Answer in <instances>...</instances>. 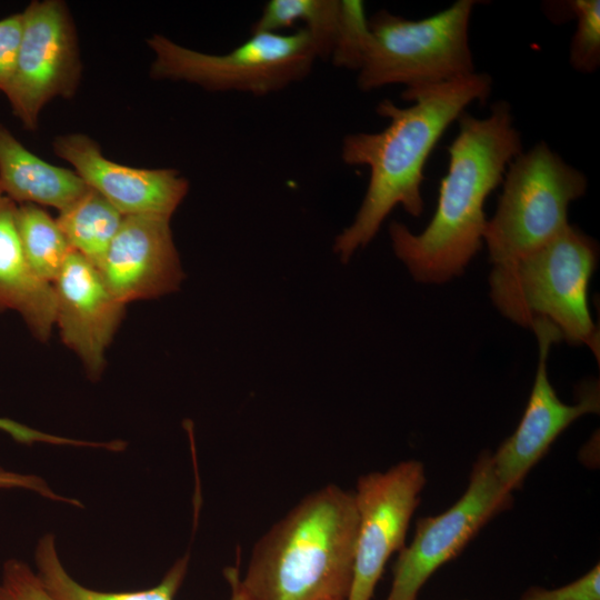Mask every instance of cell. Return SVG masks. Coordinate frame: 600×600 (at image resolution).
<instances>
[{
  "mask_svg": "<svg viewBox=\"0 0 600 600\" xmlns=\"http://www.w3.org/2000/svg\"><path fill=\"white\" fill-rule=\"evenodd\" d=\"M492 79L473 72L448 82L404 89L409 107L382 100L377 113L388 119L379 132H357L343 138L341 159L369 169V182L353 222L334 239L333 250L347 263L368 246L388 214L401 206L412 217L423 212L421 186L427 160L448 127L474 101L486 102Z\"/></svg>",
  "mask_w": 600,
  "mask_h": 600,
  "instance_id": "obj_1",
  "label": "cell"
},
{
  "mask_svg": "<svg viewBox=\"0 0 600 600\" xmlns=\"http://www.w3.org/2000/svg\"><path fill=\"white\" fill-rule=\"evenodd\" d=\"M458 126L430 222L420 233L398 221L389 226L394 254L422 283H444L463 273L483 244L486 199L522 152L521 136L506 101L494 102L484 118L463 112Z\"/></svg>",
  "mask_w": 600,
  "mask_h": 600,
  "instance_id": "obj_2",
  "label": "cell"
},
{
  "mask_svg": "<svg viewBox=\"0 0 600 600\" xmlns=\"http://www.w3.org/2000/svg\"><path fill=\"white\" fill-rule=\"evenodd\" d=\"M357 529L353 491L324 486L257 541L243 578L233 567L224 577L244 600H347Z\"/></svg>",
  "mask_w": 600,
  "mask_h": 600,
  "instance_id": "obj_3",
  "label": "cell"
},
{
  "mask_svg": "<svg viewBox=\"0 0 600 600\" xmlns=\"http://www.w3.org/2000/svg\"><path fill=\"white\" fill-rule=\"evenodd\" d=\"M599 258L597 242L569 224L542 247L489 274L490 298L510 321L549 330L556 341L588 346L599 358V334L588 288Z\"/></svg>",
  "mask_w": 600,
  "mask_h": 600,
  "instance_id": "obj_4",
  "label": "cell"
},
{
  "mask_svg": "<svg viewBox=\"0 0 600 600\" xmlns=\"http://www.w3.org/2000/svg\"><path fill=\"white\" fill-rule=\"evenodd\" d=\"M474 0H458L420 20L387 11L369 19V40L358 70V87L371 91L390 84L428 87L476 72L469 43Z\"/></svg>",
  "mask_w": 600,
  "mask_h": 600,
  "instance_id": "obj_5",
  "label": "cell"
},
{
  "mask_svg": "<svg viewBox=\"0 0 600 600\" xmlns=\"http://www.w3.org/2000/svg\"><path fill=\"white\" fill-rule=\"evenodd\" d=\"M483 243L493 266L509 263L552 240L570 224L571 202L587 192L583 172L541 141L508 166Z\"/></svg>",
  "mask_w": 600,
  "mask_h": 600,
  "instance_id": "obj_6",
  "label": "cell"
},
{
  "mask_svg": "<svg viewBox=\"0 0 600 600\" xmlns=\"http://www.w3.org/2000/svg\"><path fill=\"white\" fill-rule=\"evenodd\" d=\"M154 53L151 76L186 81L210 91L266 96L307 77L320 58L312 36L294 32H251L227 53L212 54L180 46L161 34L147 40Z\"/></svg>",
  "mask_w": 600,
  "mask_h": 600,
  "instance_id": "obj_7",
  "label": "cell"
},
{
  "mask_svg": "<svg viewBox=\"0 0 600 600\" xmlns=\"http://www.w3.org/2000/svg\"><path fill=\"white\" fill-rule=\"evenodd\" d=\"M512 503V493L497 478L491 452H481L464 493L442 513L417 522L411 542L399 551L386 600H418L429 578Z\"/></svg>",
  "mask_w": 600,
  "mask_h": 600,
  "instance_id": "obj_8",
  "label": "cell"
},
{
  "mask_svg": "<svg viewBox=\"0 0 600 600\" xmlns=\"http://www.w3.org/2000/svg\"><path fill=\"white\" fill-rule=\"evenodd\" d=\"M21 13V41L3 94L23 127L36 130L49 101L76 93L81 62L74 24L62 1H32Z\"/></svg>",
  "mask_w": 600,
  "mask_h": 600,
  "instance_id": "obj_9",
  "label": "cell"
},
{
  "mask_svg": "<svg viewBox=\"0 0 600 600\" xmlns=\"http://www.w3.org/2000/svg\"><path fill=\"white\" fill-rule=\"evenodd\" d=\"M427 483L419 460H403L357 481L358 529L352 583L347 600H371L389 558L406 546L411 518Z\"/></svg>",
  "mask_w": 600,
  "mask_h": 600,
  "instance_id": "obj_10",
  "label": "cell"
},
{
  "mask_svg": "<svg viewBox=\"0 0 600 600\" xmlns=\"http://www.w3.org/2000/svg\"><path fill=\"white\" fill-rule=\"evenodd\" d=\"M534 334L539 360L526 410L514 432L491 453L497 478L511 493L522 486L531 469L573 421L600 410L596 381L583 383L576 403L567 404L560 400L547 372V357L551 344L557 343L556 339L546 329H539Z\"/></svg>",
  "mask_w": 600,
  "mask_h": 600,
  "instance_id": "obj_11",
  "label": "cell"
},
{
  "mask_svg": "<svg viewBox=\"0 0 600 600\" xmlns=\"http://www.w3.org/2000/svg\"><path fill=\"white\" fill-rule=\"evenodd\" d=\"M51 286L54 327L88 377L97 380L104 370L106 352L126 304L112 294L98 269L73 250Z\"/></svg>",
  "mask_w": 600,
  "mask_h": 600,
  "instance_id": "obj_12",
  "label": "cell"
},
{
  "mask_svg": "<svg viewBox=\"0 0 600 600\" xmlns=\"http://www.w3.org/2000/svg\"><path fill=\"white\" fill-rule=\"evenodd\" d=\"M53 150L123 216L171 219L189 189L173 169L133 168L107 159L100 146L82 133L56 137Z\"/></svg>",
  "mask_w": 600,
  "mask_h": 600,
  "instance_id": "obj_13",
  "label": "cell"
},
{
  "mask_svg": "<svg viewBox=\"0 0 600 600\" xmlns=\"http://www.w3.org/2000/svg\"><path fill=\"white\" fill-rule=\"evenodd\" d=\"M97 269L109 290L123 304L177 291L184 274L170 219L124 216Z\"/></svg>",
  "mask_w": 600,
  "mask_h": 600,
  "instance_id": "obj_14",
  "label": "cell"
},
{
  "mask_svg": "<svg viewBox=\"0 0 600 600\" xmlns=\"http://www.w3.org/2000/svg\"><path fill=\"white\" fill-rule=\"evenodd\" d=\"M17 209L0 188V312H16L38 340L47 341L54 328L53 290L24 258Z\"/></svg>",
  "mask_w": 600,
  "mask_h": 600,
  "instance_id": "obj_15",
  "label": "cell"
},
{
  "mask_svg": "<svg viewBox=\"0 0 600 600\" xmlns=\"http://www.w3.org/2000/svg\"><path fill=\"white\" fill-rule=\"evenodd\" d=\"M0 188L14 203L62 211L90 187L70 169L53 166L29 151L0 123Z\"/></svg>",
  "mask_w": 600,
  "mask_h": 600,
  "instance_id": "obj_16",
  "label": "cell"
},
{
  "mask_svg": "<svg viewBox=\"0 0 600 600\" xmlns=\"http://www.w3.org/2000/svg\"><path fill=\"white\" fill-rule=\"evenodd\" d=\"M36 573L46 590L56 600H174L189 566V554L179 558L166 572L161 581L138 591H99L79 583L64 568L53 533H44L34 549ZM229 582V600H244L234 583Z\"/></svg>",
  "mask_w": 600,
  "mask_h": 600,
  "instance_id": "obj_17",
  "label": "cell"
},
{
  "mask_svg": "<svg viewBox=\"0 0 600 600\" xmlns=\"http://www.w3.org/2000/svg\"><path fill=\"white\" fill-rule=\"evenodd\" d=\"M124 216L91 188L57 222L70 248L96 268L103 260Z\"/></svg>",
  "mask_w": 600,
  "mask_h": 600,
  "instance_id": "obj_18",
  "label": "cell"
},
{
  "mask_svg": "<svg viewBox=\"0 0 600 600\" xmlns=\"http://www.w3.org/2000/svg\"><path fill=\"white\" fill-rule=\"evenodd\" d=\"M341 20V1L338 0H270L251 32H282L302 22L314 39L320 57H330Z\"/></svg>",
  "mask_w": 600,
  "mask_h": 600,
  "instance_id": "obj_19",
  "label": "cell"
},
{
  "mask_svg": "<svg viewBox=\"0 0 600 600\" xmlns=\"http://www.w3.org/2000/svg\"><path fill=\"white\" fill-rule=\"evenodd\" d=\"M17 227L24 258L32 272L52 284L72 249L57 219L36 204H19Z\"/></svg>",
  "mask_w": 600,
  "mask_h": 600,
  "instance_id": "obj_20",
  "label": "cell"
},
{
  "mask_svg": "<svg viewBox=\"0 0 600 600\" xmlns=\"http://www.w3.org/2000/svg\"><path fill=\"white\" fill-rule=\"evenodd\" d=\"M569 8L577 20L569 61L577 71L592 73L600 66V2L573 0L569 2Z\"/></svg>",
  "mask_w": 600,
  "mask_h": 600,
  "instance_id": "obj_21",
  "label": "cell"
},
{
  "mask_svg": "<svg viewBox=\"0 0 600 600\" xmlns=\"http://www.w3.org/2000/svg\"><path fill=\"white\" fill-rule=\"evenodd\" d=\"M369 20L364 4L358 0L341 1V20L330 58L337 67L360 69L369 40Z\"/></svg>",
  "mask_w": 600,
  "mask_h": 600,
  "instance_id": "obj_22",
  "label": "cell"
},
{
  "mask_svg": "<svg viewBox=\"0 0 600 600\" xmlns=\"http://www.w3.org/2000/svg\"><path fill=\"white\" fill-rule=\"evenodd\" d=\"M0 592L4 600H56L46 590L36 571L16 558L3 563Z\"/></svg>",
  "mask_w": 600,
  "mask_h": 600,
  "instance_id": "obj_23",
  "label": "cell"
},
{
  "mask_svg": "<svg viewBox=\"0 0 600 600\" xmlns=\"http://www.w3.org/2000/svg\"><path fill=\"white\" fill-rule=\"evenodd\" d=\"M520 600H600V567L597 563L580 578L559 588L532 587Z\"/></svg>",
  "mask_w": 600,
  "mask_h": 600,
  "instance_id": "obj_24",
  "label": "cell"
},
{
  "mask_svg": "<svg viewBox=\"0 0 600 600\" xmlns=\"http://www.w3.org/2000/svg\"><path fill=\"white\" fill-rule=\"evenodd\" d=\"M22 34V13L0 20V92L4 93L13 74Z\"/></svg>",
  "mask_w": 600,
  "mask_h": 600,
  "instance_id": "obj_25",
  "label": "cell"
},
{
  "mask_svg": "<svg viewBox=\"0 0 600 600\" xmlns=\"http://www.w3.org/2000/svg\"><path fill=\"white\" fill-rule=\"evenodd\" d=\"M0 489H18L36 493L50 501L67 506L82 508L83 504L76 498L66 497L56 492L51 486L40 476L12 471L0 466Z\"/></svg>",
  "mask_w": 600,
  "mask_h": 600,
  "instance_id": "obj_26",
  "label": "cell"
},
{
  "mask_svg": "<svg viewBox=\"0 0 600 600\" xmlns=\"http://www.w3.org/2000/svg\"><path fill=\"white\" fill-rule=\"evenodd\" d=\"M13 430V421L9 418H0V431L10 433Z\"/></svg>",
  "mask_w": 600,
  "mask_h": 600,
  "instance_id": "obj_27",
  "label": "cell"
},
{
  "mask_svg": "<svg viewBox=\"0 0 600 600\" xmlns=\"http://www.w3.org/2000/svg\"><path fill=\"white\" fill-rule=\"evenodd\" d=\"M0 600H4V599L2 598V596H1V592H0Z\"/></svg>",
  "mask_w": 600,
  "mask_h": 600,
  "instance_id": "obj_28",
  "label": "cell"
}]
</instances>
